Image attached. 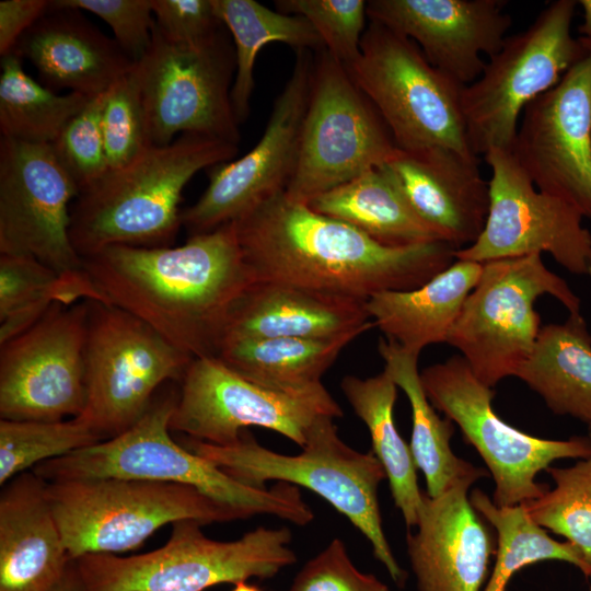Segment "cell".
<instances>
[{
    "label": "cell",
    "instance_id": "obj_40",
    "mask_svg": "<svg viewBox=\"0 0 591 591\" xmlns=\"http://www.w3.org/2000/svg\"><path fill=\"white\" fill-rule=\"evenodd\" d=\"M276 9L306 19L323 40L325 49L346 68L360 56L367 27L363 0H278Z\"/></svg>",
    "mask_w": 591,
    "mask_h": 591
},
{
    "label": "cell",
    "instance_id": "obj_6",
    "mask_svg": "<svg viewBox=\"0 0 591 591\" xmlns=\"http://www.w3.org/2000/svg\"><path fill=\"white\" fill-rule=\"evenodd\" d=\"M202 524L177 521L166 543L127 557L88 554L74 559L88 591H205L250 578L268 579L297 561L290 529L258 526L232 541L206 536Z\"/></svg>",
    "mask_w": 591,
    "mask_h": 591
},
{
    "label": "cell",
    "instance_id": "obj_36",
    "mask_svg": "<svg viewBox=\"0 0 591 591\" xmlns=\"http://www.w3.org/2000/svg\"><path fill=\"white\" fill-rule=\"evenodd\" d=\"M470 501L497 534L496 559L483 591H506L515 572L546 560L573 565L587 578L591 576V566L579 549L568 541L552 538L533 521L524 505L497 507L479 489L471 493Z\"/></svg>",
    "mask_w": 591,
    "mask_h": 591
},
{
    "label": "cell",
    "instance_id": "obj_19",
    "mask_svg": "<svg viewBox=\"0 0 591 591\" xmlns=\"http://www.w3.org/2000/svg\"><path fill=\"white\" fill-rule=\"evenodd\" d=\"M296 53L260 140L242 158L212 166L202 195L182 210L181 223L189 236L236 221L286 192L298 163L314 63L311 50Z\"/></svg>",
    "mask_w": 591,
    "mask_h": 591
},
{
    "label": "cell",
    "instance_id": "obj_44",
    "mask_svg": "<svg viewBox=\"0 0 591 591\" xmlns=\"http://www.w3.org/2000/svg\"><path fill=\"white\" fill-rule=\"evenodd\" d=\"M152 11L154 28L172 43L195 44L224 26L212 0H152Z\"/></svg>",
    "mask_w": 591,
    "mask_h": 591
},
{
    "label": "cell",
    "instance_id": "obj_5",
    "mask_svg": "<svg viewBox=\"0 0 591 591\" xmlns=\"http://www.w3.org/2000/svg\"><path fill=\"white\" fill-rule=\"evenodd\" d=\"M178 441L241 483L266 487L267 480H277L315 493L366 536L375 559L398 587H404L407 572L397 563L384 534L378 500L385 471L372 451L363 453L343 441L334 418L316 419L302 451L294 455L263 447L248 429L228 445L186 436Z\"/></svg>",
    "mask_w": 591,
    "mask_h": 591
},
{
    "label": "cell",
    "instance_id": "obj_37",
    "mask_svg": "<svg viewBox=\"0 0 591 591\" xmlns=\"http://www.w3.org/2000/svg\"><path fill=\"white\" fill-rule=\"evenodd\" d=\"M103 440L79 417L54 421L0 419V485L40 463Z\"/></svg>",
    "mask_w": 591,
    "mask_h": 591
},
{
    "label": "cell",
    "instance_id": "obj_12",
    "mask_svg": "<svg viewBox=\"0 0 591 591\" xmlns=\"http://www.w3.org/2000/svg\"><path fill=\"white\" fill-rule=\"evenodd\" d=\"M314 58L296 172L285 194L308 204L386 164L397 147L347 68L326 49Z\"/></svg>",
    "mask_w": 591,
    "mask_h": 591
},
{
    "label": "cell",
    "instance_id": "obj_13",
    "mask_svg": "<svg viewBox=\"0 0 591 591\" xmlns=\"http://www.w3.org/2000/svg\"><path fill=\"white\" fill-rule=\"evenodd\" d=\"M187 356L137 316L89 300L86 399L78 416L104 440L131 428L162 384L182 381Z\"/></svg>",
    "mask_w": 591,
    "mask_h": 591
},
{
    "label": "cell",
    "instance_id": "obj_46",
    "mask_svg": "<svg viewBox=\"0 0 591 591\" xmlns=\"http://www.w3.org/2000/svg\"><path fill=\"white\" fill-rule=\"evenodd\" d=\"M53 591H88L79 576L74 560H72L61 580Z\"/></svg>",
    "mask_w": 591,
    "mask_h": 591
},
{
    "label": "cell",
    "instance_id": "obj_49",
    "mask_svg": "<svg viewBox=\"0 0 591 591\" xmlns=\"http://www.w3.org/2000/svg\"><path fill=\"white\" fill-rule=\"evenodd\" d=\"M589 579H590V586H589L588 591H591V576L589 577Z\"/></svg>",
    "mask_w": 591,
    "mask_h": 591
},
{
    "label": "cell",
    "instance_id": "obj_43",
    "mask_svg": "<svg viewBox=\"0 0 591 591\" xmlns=\"http://www.w3.org/2000/svg\"><path fill=\"white\" fill-rule=\"evenodd\" d=\"M288 591H390L374 575L360 571L336 537L297 573Z\"/></svg>",
    "mask_w": 591,
    "mask_h": 591
},
{
    "label": "cell",
    "instance_id": "obj_18",
    "mask_svg": "<svg viewBox=\"0 0 591 591\" xmlns=\"http://www.w3.org/2000/svg\"><path fill=\"white\" fill-rule=\"evenodd\" d=\"M79 189L50 143L0 139V254L27 256L59 275L86 278L70 237Z\"/></svg>",
    "mask_w": 591,
    "mask_h": 591
},
{
    "label": "cell",
    "instance_id": "obj_23",
    "mask_svg": "<svg viewBox=\"0 0 591 591\" xmlns=\"http://www.w3.org/2000/svg\"><path fill=\"white\" fill-rule=\"evenodd\" d=\"M478 164V157L447 148L397 149L384 167L414 212L460 250L477 240L489 211V183Z\"/></svg>",
    "mask_w": 591,
    "mask_h": 591
},
{
    "label": "cell",
    "instance_id": "obj_22",
    "mask_svg": "<svg viewBox=\"0 0 591 591\" xmlns=\"http://www.w3.org/2000/svg\"><path fill=\"white\" fill-rule=\"evenodd\" d=\"M476 480L461 479L437 497L424 493L416 532L406 535L418 591H483L497 541L467 496Z\"/></svg>",
    "mask_w": 591,
    "mask_h": 591
},
{
    "label": "cell",
    "instance_id": "obj_1",
    "mask_svg": "<svg viewBox=\"0 0 591 591\" xmlns=\"http://www.w3.org/2000/svg\"><path fill=\"white\" fill-rule=\"evenodd\" d=\"M83 266L103 303L137 316L193 359L218 355L234 303L255 281L234 221L179 246H109Z\"/></svg>",
    "mask_w": 591,
    "mask_h": 591
},
{
    "label": "cell",
    "instance_id": "obj_14",
    "mask_svg": "<svg viewBox=\"0 0 591 591\" xmlns=\"http://www.w3.org/2000/svg\"><path fill=\"white\" fill-rule=\"evenodd\" d=\"M138 63L149 146H167L177 134L239 144L231 102L235 49L225 26L195 44L169 42L153 26L149 50Z\"/></svg>",
    "mask_w": 591,
    "mask_h": 591
},
{
    "label": "cell",
    "instance_id": "obj_33",
    "mask_svg": "<svg viewBox=\"0 0 591 591\" xmlns=\"http://www.w3.org/2000/svg\"><path fill=\"white\" fill-rule=\"evenodd\" d=\"M213 9L231 34L236 69L231 102L239 124L251 112L254 91V67L260 49L274 42L297 50L325 49L322 38L303 16L271 10L254 0H212Z\"/></svg>",
    "mask_w": 591,
    "mask_h": 591
},
{
    "label": "cell",
    "instance_id": "obj_29",
    "mask_svg": "<svg viewBox=\"0 0 591 591\" xmlns=\"http://www.w3.org/2000/svg\"><path fill=\"white\" fill-rule=\"evenodd\" d=\"M384 370L402 389L412 408L410 451L416 467L426 479L429 497H437L464 478L479 479L487 471L460 459L451 449L453 421L441 418L428 399L418 371L419 354L409 351L391 339L378 346Z\"/></svg>",
    "mask_w": 591,
    "mask_h": 591
},
{
    "label": "cell",
    "instance_id": "obj_35",
    "mask_svg": "<svg viewBox=\"0 0 591 591\" xmlns=\"http://www.w3.org/2000/svg\"><path fill=\"white\" fill-rule=\"evenodd\" d=\"M91 99L76 92L58 94L32 79L14 53L1 57V137L30 143H53Z\"/></svg>",
    "mask_w": 591,
    "mask_h": 591
},
{
    "label": "cell",
    "instance_id": "obj_47",
    "mask_svg": "<svg viewBox=\"0 0 591 591\" xmlns=\"http://www.w3.org/2000/svg\"><path fill=\"white\" fill-rule=\"evenodd\" d=\"M578 4L582 8V23L578 32L582 37L591 38V0H581Z\"/></svg>",
    "mask_w": 591,
    "mask_h": 591
},
{
    "label": "cell",
    "instance_id": "obj_45",
    "mask_svg": "<svg viewBox=\"0 0 591 591\" xmlns=\"http://www.w3.org/2000/svg\"><path fill=\"white\" fill-rule=\"evenodd\" d=\"M47 0H2L0 2V55L10 54L20 37L48 9Z\"/></svg>",
    "mask_w": 591,
    "mask_h": 591
},
{
    "label": "cell",
    "instance_id": "obj_32",
    "mask_svg": "<svg viewBox=\"0 0 591 591\" xmlns=\"http://www.w3.org/2000/svg\"><path fill=\"white\" fill-rule=\"evenodd\" d=\"M362 333L335 338H230L218 357L239 374L257 383L301 390L321 382L341 350Z\"/></svg>",
    "mask_w": 591,
    "mask_h": 591
},
{
    "label": "cell",
    "instance_id": "obj_10",
    "mask_svg": "<svg viewBox=\"0 0 591 591\" xmlns=\"http://www.w3.org/2000/svg\"><path fill=\"white\" fill-rule=\"evenodd\" d=\"M347 70L381 115L397 149L447 148L475 155L462 113L464 86L430 65L412 39L369 21L360 56Z\"/></svg>",
    "mask_w": 591,
    "mask_h": 591
},
{
    "label": "cell",
    "instance_id": "obj_2",
    "mask_svg": "<svg viewBox=\"0 0 591 591\" xmlns=\"http://www.w3.org/2000/svg\"><path fill=\"white\" fill-rule=\"evenodd\" d=\"M234 223L255 281L366 301L381 292L418 288L455 262L456 248L447 242L386 246L285 193Z\"/></svg>",
    "mask_w": 591,
    "mask_h": 591
},
{
    "label": "cell",
    "instance_id": "obj_31",
    "mask_svg": "<svg viewBox=\"0 0 591 591\" xmlns=\"http://www.w3.org/2000/svg\"><path fill=\"white\" fill-rule=\"evenodd\" d=\"M340 389L354 413L369 430L372 453L385 471L395 507L401 511L406 526L416 528L424 491L418 486L410 447L397 431L394 421L397 385L383 370L366 379L346 375Z\"/></svg>",
    "mask_w": 591,
    "mask_h": 591
},
{
    "label": "cell",
    "instance_id": "obj_9",
    "mask_svg": "<svg viewBox=\"0 0 591 591\" xmlns=\"http://www.w3.org/2000/svg\"><path fill=\"white\" fill-rule=\"evenodd\" d=\"M545 294L569 314L580 313L579 297L545 266L541 254L486 262L445 343L490 387L515 376L540 335L541 316L534 305Z\"/></svg>",
    "mask_w": 591,
    "mask_h": 591
},
{
    "label": "cell",
    "instance_id": "obj_28",
    "mask_svg": "<svg viewBox=\"0 0 591 591\" xmlns=\"http://www.w3.org/2000/svg\"><path fill=\"white\" fill-rule=\"evenodd\" d=\"M556 415L591 427V334L579 314L542 326L517 375Z\"/></svg>",
    "mask_w": 591,
    "mask_h": 591
},
{
    "label": "cell",
    "instance_id": "obj_16",
    "mask_svg": "<svg viewBox=\"0 0 591 591\" xmlns=\"http://www.w3.org/2000/svg\"><path fill=\"white\" fill-rule=\"evenodd\" d=\"M489 211L485 227L455 259L486 262L549 254L573 275L591 278V233L567 201L538 190L511 150L491 149Z\"/></svg>",
    "mask_w": 591,
    "mask_h": 591
},
{
    "label": "cell",
    "instance_id": "obj_42",
    "mask_svg": "<svg viewBox=\"0 0 591 591\" xmlns=\"http://www.w3.org/2000/svg\"><path fill=\"white\" fill-rule=\"evenodd\" d=\"M60 7L90 12L105 21L116 43L134 61L146 56L152 40V0H54Z\"/></svg>",
    "mask_w": 591,
    "mask_h": 591
},
{
    "label": "cell",
    "instance_id": "obj_39",
    "mask_svg": "<svg viewBox=\"0 0 591 591\" xmlns=\"http://www.w3.org/2000/svg\"><path fill=\"white\" fill-rule=\"evenodd\" d=\"M102 129L109 170L127 165L150 147L138 62L106 91Z\"/></svg>",
    "mask_w": 591,
    "mask_h": 591
},
{
    "label": "cell",
    "instance_id": "obj_3",
    "mask_svg": "<svg viewBox=\"0 0 591 591\" xmlns=\"http://www.w3.org/2000/svg\"><path fill=\"white\" fill-rule=\"evenodd\" d=\"M236 153V144L197 134L148 147L78 195L71 208L73 247L86 258L115 245L171 246L182 227L179 202L186 184Z\"/></svg>",
    "mask_w": 591,
    "mask_h": 591
},
{
    "label": "cell",
    "instance_id": "obj_25",
    "mask_svg": "<svg viewBox=\"0 0 591 591\" xmlns=\"http://www.w3.org/2000/svg\"><path fill=\"white\" fill-rule=\"evenodd\" d=\"M43 478L25 472L0 495V591H53L72 559Z\"/></svg>",
    "mask_w": 591,
    "mask_h": 591
},
{
    "label": "cell",
    "instance_id": "obj_20",
    "mask_svg": "<svg viewBox=\"0 0 591 591\" xmlns=\"http://www.w3.org/2000/svg\"><path fill=\"white\" fill-rule=\"evenodd\" d=\"M560 81L523 111L512 152L535 187L591 219V38Z\"/></svg>",
    "mask_w": 591,
    "mask_h": 591
},
{
    "label": "cell",
    "instance_id": "obj_26",
    "mask_svg": "<svg viewBox=\"0 0 591 591\" xmlns=\"http://www.w3.org/2000/svg\"><path fill=\"white\" fill-rule=\"evenodd\" d=\"M375 327L367 301L288 283L254 281L234 303L230 338H335ZM222 341V343H223Z\"/></svg>",
    "mask_w": 591,
    "mask_h": 591
},
{
    "label": "cell",
    "instance_id": "obj_21",
    "mask_svg": "<svg viewBox=\"0 0 591 591\" xmlns=\"http://www.w3.org/2000/svg\"><path fill=\"white\" fill-rule=\"evenodd\" d=\"M505 0H370L369 21L412 39L434 68L467 86L482 74L483 55L502 47L512 24Z\"/></svg>",
    "mask_w": 591,
    "mask_h": 591
},
{
    "label": "cell",
    "instance_id": "obj_27",
    "mask_svg": "<svg viewBox=\"0 0 591 591\" xmlns=\"http://www.w3.org/2000/svg\"><path fill=\"white\" fill-rule=\"evenodd\" d=\"M482 268L483 264L455 259L418 288L371 297L369 315L386 339L420 354L429 345L447 341Z\"/></svg>",
    "mask_w": 591,
    "mask_h": 591
},
{
    "label": "cell",
    "instance_id": "obj_4",
    "mask_svg": "<svg viewBox=\"0 0 591 591\" xmlns=\"http://www.w3.org/2000/svg\"><path fill=\"white\" fill-rule=\"evenodd\" d=\"M176 392L159 394L146 414L120 434L38 464L32 471L45 482L88 478H132L193 487L243 512L267 514L306 525L314 512L297 486L271 488L239 482L171 436Z\"/></svg>",
    "mask_w": 591,
    "mask_h": 591
},
{
    "label": "cell",
    "instance_id": "obj_15",
    "mask_svg": "<svg viewBox=\"0 0 591 591\" xmlns=\"http://www.w3.org/2000/svg\"><path fill=\"white\" fill-rule=\"evenodd\" d=\"M179 383L171 431L217 445L232 444L242 430L260 427L302 448L316 419L343 416L322 383L301 390L267 386L218 357L194 358Z\"/></svg>",
    "mask_w": 591,
    "mask_h": 591
},
{
    "label": "cell",
    "instance_id": "obj_7",
    "mask_svg": "<svg viewBox=\"0 0 591 591\" xmlns=\"http://www.w3.org/2000/svg\"><path fill=\"white\" fill-rule=\"evenodd\" d=\"M46 496L72 560L139 548L177 521L223 523L247 517L185 485L132 478L48 482Z\"/></svg>",
    "mask_w": 591,
    "mask_h": 591
},
{
    "label": "cell",
    "instance_id": "obj_48",
    "mask_svg": "<svg viewBox=\"0 0 591 591\" xmlns=\"http://www.w3.org/2000/svg\"><path fill=\"white\" fill-rule=\"evenodd\" d=\"M232 591H262L255 586L246 583V581H241L234 584Z\"/></svg>",
    "mask_w": 591,
    "mask_h": 591
},
{
    "label": "cell",
    "instance_id": "obj_34",
    "mask_svg": "<svg viewBox=\"0 0 591 591\" xmlns=\"http://www.w3.org/2000/svg\"><path fill=\"white\" fill-rule=\"evenodd\" d=\"M102 302L90 279L59 275L35 258L0 255V345L35 324L54 304Z\"/></svg>",
    "mask_w": 591,
    "mask_h": 591
},
{
    "label": "cell",
    "instance_id": "obj_8",
    "mask_svg": "<svg viewBox=\"0 0 591 591\" xmlns=\"http://www.w3.org/2000/svg\"><path fill=\"white\" fill-rule=\"evenodd\" d=\"M578 1L556 0L524 31L508 36L482 74L462 91V113L472 152L511 150L524 108L555 86L586 54L571 34Z\"/></svg>",
    "mask_w": 591,
    "mask_h": 591
},
{
    "label": "cell",
    "instance_id": "obj_11",
    "mask_svg": "<svg viewBox=\"0 0 591 591\" xmlns=\"http://www.w3.org/2000/svg\"><path fill=\"white\" fill-rule=\"evenodd\" d=\"M432 406L461 430L478 452L495 482L497 507L524 505L542 497L549 487L536 475L561 459L591 456V436L566 440L543 439L505 422L493 408L494 390L484 384L461 355L420 372Z\"/></svg>",
    "mask_w": 591,
    "mask_h": 591
},
{
    "label": "cell",
    "instance_id": "obj_24",
    "mask_svg": "<svg viewBox=\"0 0 591 591\" xmlns=\"http://www.w3.org/2000/svg\"><path fill=\"white\" fill-rule=\"evenodd\" d=\"M11 53L27 59L46 88L55 92L68 89L90 97L106 92L137 63L83 11L54 1Z\"/></svg>",
    "mask_w": 591,
    "mask_h": 591
},
{
    "label": "cell",
    "instance_id": "obj_38",
    "mask_svg": "<svg viewBox=\"0 0 591 591\" xmlns=\"http://www.w3.org/2000/svg\"><path fill=\"white\" fill-rule=\"evenodd\" d=\"M546 472L555 487L524 507L533 521L564 536L591 566V456Z\"/></svg>",
    "mask_w": 591,
    "mask_h": 591
},
{
    "label": "cell",
    "instance_id": "obj_17",
    "mask_svg": "<svg viewBox=\"0 0 591 591\" xmlns=\"http://www.w3.org/2000/svg\"><path fill=\"white\" fill-rule=\"evenodd\" d=\"M89 300L54 304L0 346V417L54 421L84 409Z\"/></svg>",
    "mask_w": 591,
    "mask_h": 591
},
{
    "label": "cell",
    "instance_id": "obj_41",
    "mask_svg": "<svg viewBox=\"0 0 591 591\" xmlns=\"http://www.w3.org/2000/svg\"><path fill=\"white\" fill-rule=\"evenodd\" d=\"M105 93L88 103L50 143L55 154L79 189V194L108 172L102 129Z\"/></svg>",
    "mask_w": 591,
    "mask_h": 591
},
{
    "label": "cell",
    "instance_id": "obj_30",
    "mask_svg": "<svg viewBox=\"0 0 591 591\" xmlns=\"http://www.w3.org/2000/svg\"><path fill=\"white\" fill-rule=\"evenodd\" d=\"M306 205L321 215L357 228L386 246L404 247L441 241L414 212L384 165L316 196Z\"/></svg>",
    "mask_w": 591,
    "mask_h": 591
}]
</instances>
